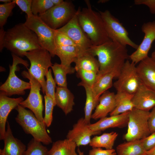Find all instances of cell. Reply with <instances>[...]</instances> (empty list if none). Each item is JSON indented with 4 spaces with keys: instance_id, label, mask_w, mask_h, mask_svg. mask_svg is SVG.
I'll return each mask as SVG.
<instances>
[{
    "instance_id": "cell-20",
    "label": "cell",
    "mask_w": 155,
    "mask_h": 155,
    "mask_svg": "<svg viewBox=\"0 0 155 155\" xmlns=\"http://www.w3.org/2000/svg\"><path fill=\"white\" fill-rule=\"evenodd\" d=\"M7 123V129L3 140L4 146L0 149V155H22L26 150V146L13 136L9 122Z\"/></svg>"
},
{
    "instance_id": "cell-3",
    "label": "cell",
    "mask_w": 155,
    "mask_h": 155,
    "mask_svg": "<svg viewBox=\"0 0 155 155\" xmlns=\"http://www.w3.org/2000/svg\"><path fill=\"white\" fill-rule=\"evenodd\" d=\"M82 10L78 9V22L83 31L90 40L93 46L101 45L111 40L106 32L101 16L93 10L89 0Z\"/></svg>"
},
{
    "instance_id": "cell-39",
    "label": "cell",
    "mask_w": 155,
    "mask_h": 155,
    "mask_svg": "<svg viewBox=\"0 0 155 155\" xmlns=\"http://www.w3.org/2000/svg\"><path fill=\"white\" fill-rule=\"evenodd\" d=\"M16 4L23 11L25 12L28 17L33 15L31 9L32 0H13Z\"/></svg>"
},
{
    "instance_id": "cell-49",
    "label": "cell",
    "mask_w": 155,
    "mask_h": 155,
    "mask_svg": "<svg viewBox=\"0 0 155 155\" xmlns=\"http://www.w3.org/2000/svg\"><path fill=\"white\" fill-rule=\"evenodd\" d=\"M108 1V0H100L98 1V3H105L106 2H107Z\"/></svg>"
},
{
    "instance_id": "cell-35",
    "label": "cell",
    "mask_w": 155,
    "mask_h": 155,
    "mask_svg": "<svg viewBox=\"0 0 155 155\" xmlns=\"http://www.w3.org/2000/svg\"><path fill=\"white\" fill-rule=\"evenodd\" d=\"M76 71L78 77L81 78L82 81L88 85L92 87L97 81L98 74L92 71L83 69H79Z\"/></svg>"
},
{
    "instance_id": "cell-14",
    "label": "cell",
    "mask_w": 155,
    "mask_h": 155,
    "mask_svg": "<svg viewBox=\"0 0 155 155\" xmlns=\"http://www.w3.org/2000/svg\"><path fill=\"white\" fill-rule=\"evenodd\" d=\"M141 30L144 34L143 39L136 50L129 55L131 61L135 65L148 56V52L155 40V20L144 23Z\"/></svg>"
},
{
    "instance_id": "cell-47",
    "label": "cell",
    "mask_w": 155,
    "mask_h": 155,
    "mask_svg": "<svg viewBox=\"0 0 155 155\" xmlns=\"http://www.w3.org/2000/svg\"><path fill=\"white\" fill-rule=\"evenodd\" d=\"M12 0H0V1L1 2H3L4 3H9L11 2Z\"/></svg>"
},
{
    "instance_id": "cell-21",
    "label": "cell",
    "mask_w": 155,
    "mask_h": 155,
    "mask_svg": "<svg viewBox=\"0 0 155 155\" xmlns=\"http://www.w3.org/2000/svg\"><path fill=\"white\" fill-rule=\"evenodd\" d=\"M115 94L107 90L101 95L91 119L97 120L105 117L114 110L116 106Z\"/></svg>"
},
{
    "instance_id": "cell-42",
    "label": "cell",
    "mask_w": 155,
    "mask_h": 155,
    "mask_svg": "<svg viewBox=\"0 0 155 155\" xmlns=\"http://www.w3.org/2000/svg\"><path fill=\"white\" fill-rule=\"evenodd\" d=\"M134 3L136 5H146L148 7L151 13L155 14V0H135Z\"/></svg>"
},
{
    "instance_id": "cell-7",
    "label": "cell",
    "mask_w": 155,
    "mask_h": 155,
    "mask_svg": "<svg viewBox=\"0 0 155 155\" xmlns=\"http://www.w3.org/2000/svg\"><path fill=\"white\" fill-rule=\"evenodd\" d=\"M37 35L42 48L47 51L52 57L55 55V37L56 30L50 28L38 16L26 17L24 23Z\"/></svg>"
},
{
    "instance_id": "cell-10",
    "label": "cell",
    "mask_w": 155,
    "mask_h": 155,
    "mask_svg": "<svg viewBox=\"0 0 155 155\" xmlns=\"http://www.w3.org/2000/svg\"><path fill=\"white\" fill-rule=\"evenodd\" d=\"M99 13L103 20L106 32L111 40L126 46L128 45L135 50L137 48L139 45L130 39L126 29L109 10L99 11Z\"/></svg>"
},
{
    "instance_id": "cell-33",
    "label": "cell",
    "mask_w": 155,
    "mask_h": 155,
    "mask_svg": "<svg viewBox=\"0 0 155 155\" xmlns=\"http://www.w3.org/2000/svg\"><path fill=\"white\" fill-rule=\"evenodd\" d=\"M54 6L51 0H32L31 9L34 15L42 14Z\"/></svg>"
},
{
    "instance_id": "cell-28",
    "label": "cell",
    "mask_w": 155,
    "mask_h": 155,
    "mask_svg": "<svg viewBox=\"0 0 155 155\" xmlns=\"http://www.w3.org/2000/svg\"><path fill=\"white\" fill-rule=\"evenodd\" d=\"M116 78L115 73H110L98 77L97 81L92 88L96 101L99 102V98L104 92L112 87L113 80Z\"/></svg>"
},
{
    "instance_id": "cell-4",
    "label": "cell",
    "mask_w": 155,
    "mask_h": 155,
    "mask_svg": "<svg viewBox=\"0 0 155 155\" xmlns=\"http://www.w3.org/2000/svg\"><path fill=\"white\" fill-rule=\"evenodd\" d=\"M15 109L18 112L15 120L25 133L31 135L33 138L44 145H48L52 142L46 127L39 121L32 111L26 110L20 104Z\"/></svg>"
},
{
    "instance_id": "cell-22",
    "label": "cell",
    "mask_w": 155,
    "mask_h": 155,
    "mask_svg": "<svg viewBox=\"0 0 155 155\" xmlns=\"http://www.w3.org/2000/svg\"><path fill=\"white\" fill-rule=\"evenodd\" d=\"M55 100L56 105L66 115L73 110L74 97L67 87H56Z\"/></svg>"
},
{
    "instance_id": "cell-29",
    "label": "cell",
    "mask_w": 155,
    "mask_h": 155,
    "mask_svg": "<svg viewBox=\"0 0 155 155\" xmlns=\"http://www.w3.org/2000/svg\"><path fill=\"white\" fill-rule=\"evenodd\" d=\"M78 86L83 87L85 90L86 99L84 109V118L86 122L90 124L92 111L96 108L99 102L95 99L92 87L82 81L78 84Z\"/></svg>"
},
{
    "instance_id": "cell-13",
    "label": "cell",
    "mask_w": 155,
    "mask_h": 155,
    "mask_svg": "<svg viewBox=\"0 0 155 155\" xmlns=\"http://www.w3.org/2000/svg\"><path fill=\"white\" fill-rule=\"evenodd\" d=\"M78 14L77 10L75 15L69 22L56 30L70 38L81 51L83 53L88 51L93 45L90 40L80 25Z\"/></svg>"
},
{
    "instance_id": "cell-6",
    "label": "cell",
    "mask_w": 155,
    "mask_h": 155,
    "mask_svg": "<svg viewBox=\"0 0 155 155\" xmlns=\"http://www.w3.org/2000/svg\"><path fill=\"white\" fill-rule=\"evenodd\" d=\"M77 11L71 1H64L61 4L54 6L38 16L50 28L56 30L69 22Z\"/></svg>"
},
{
    "instance_id": "cell-27",
    "label": "cell",
    "mask_w": 155,
    "mask_h": 155,
    "mask_svg": "<svg viewBox=\"0 0 155 155\" xmlns=\"http://www.w3.org/2000/svg\"><path fill=\"white\" fill-rule=\"evenodd\" d=\"M146 152L140 140L127 141L116 147L117 155H146Z\"/></svg>"
},
{
    "instance_id": "cell-36",
    "label": "cell",
    "mask_w": 155,
    "mask_h": 155,
    "mask_svg": "<svg viewBox=\"0 0 155 155\" xmlns=\"http://www.w3.org/2000/svg\"><path fill=\"white\" fill-rule=\"evenodd\" d=\"M16 3L13 0L9 3L0 4V27L3 28L8 18L14 7Z\"/></svg>"
},
{
    "instance_id": "cell-30",
    "label": "cell",
    "mask_w": 155,
    "mask_h": 155,
    "mask_svg": "<svg viewBox=\"0 0 155 155\" xmlns=\"http://www.w3.org/2000/svg\"><path fill=\"white\" fill-rule=\"evenodd\" d=\"M118 135V134L115 132L104 133L101 135L94 136L91 139L89 145L92 148H103L106 149H112Z\"/></svg>"
},
{
    "instance_id": "cell-26",
    "label": "cell",
    "mask_w": 155,
    "mask_h": 155,
    "mask_svg": "<svg viewBox=\"0 0 155 155\" xmlns=\"http://www.w3.org/2000/svg\"><path fill=\"white\" fill-rule=\"evenodd\" d=\"M77 147L75 143L68 139L58 140L53 143L48 155H78Z\"/></svg>"
},
{
    "instance_id": "cell-32",
    "label": "cell",
    "mask_w": 155,
    "mask_h": 155,
    "mask_svg": "<svg viewBox=\"0 0 155 155\" xmlns=\"http://www.w3.org/2000/svg\"><path fill=\"white\" fill-rule=\"evenodd\" d=\"M49 151L41 142L33 138L29 142L27 149L22 155H48Z\"/></svg>"
},
{
    "instance_id": "cell-48",
    "label": "cell",
    "mask_w": 155,
    "mask_h": 155,
    "mask_svg": "<svg viewBox=\"0 0 155 155\" xmlns=\"http://www.w3.org/2000/svg\"><path fill=\"white\" fill-rule=\"evenodd\" d=\"M151 57L155 60V50L152 53Z\"/></svg>"
},
{
    "instance_id": "cell-44",
    "label": "cell",
    "mask_w": 155,
    "mask_h": 155,
    "mask_svg": "<svg viewBox=\"0 0 155 155\" xmlns=\"http://www.w3.org/2000/svg\"><path fill=\"white\" fill-rule=\"evenodd\" d=\"M146 155H155V146L150 150L147 151Z\"/></svg>"
},
{
    "instance_id": "cell-11",
    "label": "cell",
    "mask_w": 155,
    "mask_h": 155,
    "mask_svg": "<svg viewBox=\"0 0 155 155\" xmlns=\"http://www.w3.org/2000/svg\"><path fill=\"white\" fill-rule=\"evenodd\" d=\"M22 75L23 78L29 80L31 87L28 97L20 104L23 107L28 108L31 110L39 121L46 127L43 117L44 106L42 97L40 92L42 86L39 82L28 71H23Z\"/></svg>"
},
{
    "instance_id": "cell-24",
    "label": "cell",
    "mask_w": 155,
    "mask_h": 155,
    "mask_svg": "<svg viewBox=\"0 0 155 155\" xmlns=\"http://www.w3.org/2000/svg\"><path fill=\"white\" fill-rule=\"evenodd\" d=\"M133 94L117 92L115 94L116 106L110 116L118 115L132 110L134 108L132 102Z\"/></svg>"
},
{
    "instance_id": "cell-2",
    "label": "cell",
    "mask_w": 155,
    "mask_h": 155,
    "mask_svg": "<svg viewBox=\"0 0 155 155\" xmlns=\"http://www.w3.org/2000/svg\"><path fill=\"white\" fill-rule=\"evenodd\" d=\"M4 48L21 57L25 52L42 48L36 34L23 23L5 31L0 51Z\"/></svg>"
},
{
    "instance_id": "cell-1",
    "label": "cell",
    "mask_w": 155,
    "mask_h": 155,
    "mask_svg": "<svg viewBox=\"0 0 155 155\" xmlns=\"http://www.w3.org/2000/svg\"><path fill=\"white\" fill-rule=\"evenodd\" d=\"M88 51L98 57L99 66L98 77L113 73L117 78L129 57L126 46L112 40L100 45L92 46Z\"/></svg>"
},
{
    "instance_id": "cell-15",
    "label": "cell",
    "mask_w": 155,
    "mask_h": 155,
    "mask_svg": "<svg viewBox=\"0 0 155 155\" xmlns=\"http://www.w3.org/2000/svg\"><path fill=\"white\" fill-rule=\"evenodd\" d=\"M89 125L84 118H80L73 125L72 129L68 131L67 139L74 142L78 147L89 144L91 136L100 135L101 132L92 130Z\"/></svg>"
},
{
    "instance_id": "cell-41",
    "label": "cell",
    "mask_w": 155,
    "mask_h": 155,
    "mask_svg": "<svg viewBox=\"0 0 155 155\" xmlns=\"http://www.w3.org/2000/svg\"><path fill=\"white\" fill-rule=\"evenodd\" d=\"M115 150L113 149L103 150L101 148H93L90 150L88 155H116Z\"/></svg>"
},
{
    "instance_id": "cell-19",
    "label": "cell",
    "mask_w": 155,
    "mask_h": 155,
    "mask_svg": "<svg viewBox=\"0 0 155 155\" xmlns=\"http://www.w3.org/2000/svg\"><path fill=\"white\" fill-rule=\"evenodd\" d=\"M129 112L102 118L95 123L90 124L89 127L93 131L100 132L109 128L124 127L128 124Z\"/></svg>"
},
{
    "instance_id": "cell-37",
    "label": "cell",
    "mask_w": 155,
    "mask_h": 155,
    "mask_svg": "<svg viewBox=\"0 0 155 155\" xmlns=\"http://www.w3.org/2000/svg\"><path fill=\"white\" fill-rule=\"evenodd\" d=\"M46 77V80L45 95L51 97L55 102V88L56 87V83L52 77L51 69H49V70Z\"/></svg>"
},
{
    "instance_id": "cell-18",
    "label": "cell",
    "mask_w": 155,
    "mask_h": 155,
    "mask_svg": "<svg viewBox=\"0 0 155 155\" xmlns=\"http://www.w3.org/2000/svg\"><path fill=\"white\" fill-rule=\"evenodd\" d=\"M136 67L142 84L155 92V60L148 56Z\"/></svg>"
},
{
    "instance_id": "cell-5",
    "label": "cell",
    "mask_w": 155,
    "mask_h": 155,
    "mask_svg": "<svg viewBox=\"0 0 155 155\" xmlns=\"http://www.w3.org/2000/svg\"><path fill=\"white\" fill-rule=\"evenodd\" d=\"M24 56H26L30 62L28 71L40 83L42 91L44 94L46 90L44 77L49 68L53 65L51 62V55L47 51L41 48L25 52Z\"/></svg>"
},
{
    "instance_id": "cell-12",
    "label": "cell",
    "mask_w": 155,
    "mask_h": 155,
    "mask_svg": "<svg viewBox=\"0 0 155 155\" xmlns=\"http://www.w3.org/2000/svg\"><path fill=\"white\" fill-rule=\"evenodd\" d=\"M135 64L127 60L113 84L117 92L133 94L142 84Z\"/></svg>"
},
{
    "instance_id": "cell-16",
    "label": "cell",
    "mask_w": 155,
    "mask_h": 155,
    "mask_svg": "<svg viewBox=\"0 0 155 155\" xmlns=\"http://www.w3.org/2000/svg\"><path fill=\"white\" fill-rule=\"evenodd\" d=\"M24 100L22 97L12 98L0 93V140H3L8 116L11 111Z\"/></svg>"
},
{
    "instance_id": "cell-34",
    "label": "cell",
    "mask_w": 155,
    "mask_h": 155,
    "mask_svg": "<svg viewBox=\"0 0 155 155\" xmlns=\"http://www.w3.org/2000/svg\"><path fill=\"white\" fill-rule=\"evenodd\" d=\"M44 98L45 108L44 121L46 126L49 127L52 123L53 109L56 105L54 100L50 97L45 95Z\"/></svg>"
},
{
    "instance_id": "cell-23",
    "label": "cell",
    "mask_w": 155,
    "mask_h": 155,
    "mask_svg": "<svg viewBox=\"0 0 155 155\" xmlns=\"http://www.w3.org/2000/svg\"><path fill=\"white\" fill-rule=\"evenodd\" d=\"M82 53L77 46H55V55L59 58L61 64L65 66H71V63Z\"/></svg>"
},
{
    "instance_id": "cell-9",
    "label": "cell",
    "mask_w": 155,
    "mask_h": 155,
    "mask_svg": "<svg viewBox=\"0 0 155 155\" xmlns=\"http://www.w3.org/2000/svg\"><path fill=\"white\" fill-rule=\"evenodd\" d=\"M12 56L13 63L11 65H9V76L5 82L0 87V93L7 96L15 94L24 95L25 93V90L30 89V84L19 78L15 72L18 64H22L28 69L29 64L27 61L20 57L13 54Z\"/></svg>"
},
{
    "instance_id": "cell-38",
    "label": "cell",
    "mask_w": 155,
    "mask_h": 155,
    "mask_svg": "<svg viewBox=\"0 0 155 155\" xmlns=\"http://www.w3.org/2000/svg\"><path fill=\"white\" fill-rule=\"evenodd\" d=\"M55 40V46L71 45L77 46L74 42L68 36L57 30H56Z\"/></svg>"
},
{
    "instance_id": "cell-43",
    "label": "cell",
    "mask_w": 155,
    "mask_h": 155,
    "mask_svg": "<svg viewBox=\"0 0 155 155\" xmlns=\"http://www.w3.org/2000/svg\"><path fill=\"white\" fill-rule=\"evenodd\" d=\"M148 124L150 132L151 134L155 131V106L150 113Z\"/></svg>"
},
{
    "instance_id": "cell-8",
    "label": "cell",
    "mask_w": 155,
    "mask_h": 155,
    "mask_svg": "<svg viewBox=\"0 0 155 155\" xmlns=\"http://www.w3.org/2000/svg\"><path fill=\"white\" fill-rule=\"evenodd\" d=\"M150 113L135 108L129 112L128 129L124 136L127 141L141 140L150 134L148 124Z\"/></svg>"
},
{
    "instance_id": "cell-25",
    "label": "cell",
    "mask_w": 155,
    "mask_h": 155,
    "mask_svg": "<svg viewBox=\"0 0 155 155\" xmlns=\"http://www.w3.org/2000/svg\"><path fill=\"white\" fill-rule=\"evenodd\" d=\"M75 70L83 69L94 72L97 74L99 70L98 62L92 54L88 51L79 55L75 60Z\"/></svg>"
},
{
    "instance_id": "cell-17",
    "label": "cell",
    "mask_w": 155,
    "mask_h": 155,
    "mask_svg": "<svg viewBox=\"0 0 155 155\" xmlns=\"http://www.w3.org/2000/svg\"><path fill=\"white\" fill-rule=\"evenodd\" d=\"M132 102L134 108L149 111L155 106V92L142 84L133 94Z\"/></svg>"
},
{
    "instance_id": "cell-46",
    "label": "cell",
    "mask_w": 155,
    "mask_h": 155,
    "mask_svg": "<svg viewBox=\"0 0 155 155\" xmlns=\"http://www.w3.org/2000/svg\"><path fill=\"white\" fill-rule=\"evenodd\" d=\"M77 152L78 153V155H84V152L81 151L79 148L77 150Z\"/></svg>"
},
{
    "instance_id": "cell-40",
    "label": "cell",
    "mask_w": 155,
    "mask_h": 155,
    "mask_svg": "<svg viewBox=\"0 0 155 155\" xmlns=\"http://www.w3.org/2000/svg\"><path fill=\"white\" fill-rule=\"evenodd\" d=\"M140 140L143 147L146 151L150 150L155 146V131Z\"/></svg>"
},
{
    "instance_id": "cell-45",
    "label": "cell",
    "mask_w": 155,
    "mask_h": 155,
    "mask_svg": "<svg viewBox=\"0 0 155 155\" xmlns=\"http://www.w3.org/2000/svg\"><path fill=\"white\" fill-rule=\"evenodd\" d=\"M54 6L58 5L62 3L64 1L63 0H51Z\"/></svg>"
},
{
    "instance_id": "cell-31",
    "label": "cell",
    "mask_w": 155,
    "mask_h": 155,
    "mask_svg": "<svg viewBox=\"0 0 155 155\" xmlns=\"http://www.w3.org/2000/svg\"><path fill=\"white\" fill-rule=\"evenodd\" d=\"M51 67L54 73V80L58 86L67 87L66 75L73 73L75 71L74 67L65 66L56 63Z\"/></svg>"
}]
</instances>
